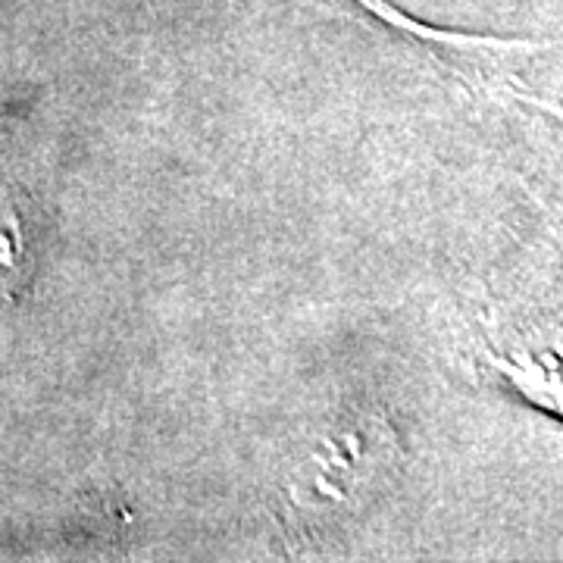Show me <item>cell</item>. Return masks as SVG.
<instances>
[{"mask_svg": "<svg viewBox=\"0 0 563 563\" xmlns=\"http://www.w3.org/2000/svg\"><path fill=\"white\" fill-rule=\"evenodd\" d=\"M32 269L35 254L22 207L10 198H0V303L20 298L32 279Z\"/></svg>", "mask_w": 563, "mask_h": 563, "instance_id": "2", "label": "cell"}, {"mask_svg": "<svg viewBox=\"0 0 563 563\" xmlns=\"http://www.w3.org/2000/svg\"><path fill=\"white\" fill-rule=\"evenodd\" d=\"M363 10L379 20L407 47H417L432 63H439L444 73L463 81L470 91H479L495 101L539 103L529 91L526 81L532 69L548 60L551 44L548 41H507L488 38V35H463L448 32L426 22L407 16L388 0H357Z\"/></svg>", "mask_w": 563, "mask_h": 563, "instance_id": "1", "label": "cell"}]
</instances>
